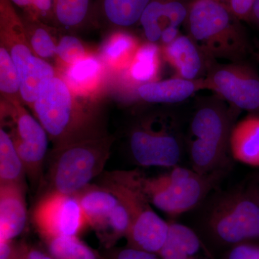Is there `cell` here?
Here are the masks:
<instances>
[{
    "instance_id": "1",
    "label": "cell",
    "mask_w": 259,
    "mask_h": 259,
    "mask_svg": "<svg viewBox=\"0 0 259 259\" xmlns=\"http://www.w3.org/2000/svg\"><path fill=\"white\" fill-rule=\"evenodd\" d=\"M114 141L100 125L53 147L36 198L51 192L76 194L90 185L105 171Z\"/></svg>"
},
{
    "instance_id": "2",
    "label": "cell",
    "mask_w": 259,
    "mask_h": 259,
    "mask_svg": "<svg viewBox=\"0 0 259 259\" xmlns=\"http://www.w3.org/2000/svg\"><path fill=\"white\" fill-rule=\"evenodd\" d=\"M241 21L218 0H192L185 24L189 36L207 60L241 62L250 51Z\"/></svg>"
},
{
    "instance_id": "3",
    "label": "cell",
    "mask_w": 259,
    "mask_h": 259,
    "mask_svg": "<svg viewBox=\"0 0 259 259\" xmlns=\"http://www.w3.org/2000/svg\"><path fill=\"white\" fill-rule=\"evenodd\" d=\"M143 175L139 168L104 171L97 184L111 191L131 214L127 246L158 255L168 238L169 223L151 207L143 187Z\"/></svg>"
},
{
    "instance_id": "4",
    "label": "cell",
    "mask_w": 259,
    "mask_h": 259,
    "mask_svg": "<svg viewBox=\"0 0 259 259\" xmlns=\"http://www.w3.org/2000/svg\"><path fill=\"white\" fill-rule=\"evenodd\" d=\"M80 100L59 74L40 84L31 110L54 147L102 125L95 112Z\"/></svg>"
},
{
    "instance_id": "5",
    "label": "cell",
    "mask_w": 259,
    "mask_h": 259,
    "mask_svg": "<svg viewBox=\"0 0 259 259\" xmlns=\"http://www.w3.org/2000/svg\"><path fill=\"white\" fill-rule=\"evenodd\" d=\"M231 119L226 107L207 103L197 109L190 127L189 155L192 168L200 175L224 172L228 166Z\"/></svg>"
},
{
    "instance_id": "6",
    "label": "cell",
    "mask_w": 259,
    "mask_h": 259,
    "mask_svg": "<svg viewBox=\"0 0 259 259\" xmlns=\"http://www.w3.org/2000/svg\"><path fill=\"white\" fill-rule=\"evenodd\" d=\"M128 147L131 157L139 166H179L183 142L176 119L160 112L141 116L130 129Z\"/></svg>"
},
{
    "instance_id": "7",
    "label": "cell",
    "mask_w": 259,
    "mask_h": 259,
    "mask_svg": "<svg viewBox=\"0 0 259 259\" xmlns=\"http://www.w3.org/2000/svg\"><path fill=\"white\" fill-rule=\"evenodd\" d=\"M0 42L8 49L18 70L22 101L31 109L40 84L59 74V71L35 55L29 42L24 20L10 0H0Z\"/></svg>"
},
{
    "instance_id": "8",
    "label": "cell",
    "mask_w": 259,
    "mask_h": 259,
    "mask_svg": "<svg viewBox=\"0 0 259 259\" xmlns=\"http://www.w3.org/2000/svg\"><path fill=\"white\" fill-rule=\"evenodd\" d=\"M210 202L204 224L218 243L233 247L259 238V206L247 191L220 192Z\"/></svg>"
},
{
    "instance_id": "9",
    "label": "cell",
    "mask_w": 259,
    "mask_h": 259,
    "mask_svg": "<svg viewBox=\"0 0 259 259\" xmlns=\"http://www.w3.org/2000/svg\"><path fill=\"white\" fill-rule=\"evenodd\" d=\"M224 172L200 175L192 168L177 166L167 173L142 178L145 194L151 205L171 216L194 209L205 199Z\"/></svg>"
},
{
    "instance_id": "10",
    "label": "cell",
    "mask_w": 259,
    "mask_h": 259,
    "mask_svg": "<svg viewBox=\"0 0 259 259\" xmlns=\"http://www.w3.org/2000/svg\"><path fill=\"white\" fill-rule=\"evenodd\" d=\"M1 125L9 127L8 133L23 162L26 177L37 190L45 173L49 135L20 101L1 99Z\"/></svg>"
},
{
    "instance_id": "11",
    "label": "cell",
    "mask_w": 259,
    "mask_h": 259,
    "mask_svg": "<svg viewBox=\"0 0 259 259\" xmlns=\"http://www.w3.org/2000/svg\"><path fill=\"white\" fill-rule=\"evenodd\" d=\"M32 222L42 241L61 236H79L88 221L76 194L51 192L36 198Z\"/></svg>"
},
{
    "instance_id": "12",
    "label": "cell",
    "mask_w": 259,
    "mask_h": 259,
    "mask_svg": "<svg viewBox=\"0 0 259 259\" xmlns=\"http://www.w3.org/2000/svg\"><path fill=\"white\" fill-rule=\"evenodd\" d=\"M212 61L204 78L206 90H212L237 108L259 111V76L244 61L215 64Z\"/></svg>"
},
{
    "instance_id": "13",
    "label": "cell",
    "mask_w": 259,
    "mask_h": 259,
    "mask_svg": "<svg viewBox=\"0 0 259 259\" xmlns=\"http://www.w3.org/2000/svg\"><path fill=\"white\" fill-rule=\"evenodd\" d=\"M187 15L188 5L182 0H151L139 23L147 41L164 46L180 36Z\"/></svg>"
},
{
    "instance_id": "14",
    "label": "cell",
    "mask_w": 259,
    "mask_h": 259,
    "mask_svg": "<svg viewBox=\"0 0 259 259\" xmlns=\"http://www.w3.org/2000/svg\"><path fill=\"white\" fill-rule=\"evenodd\" d=\"M25 187L0 185V241H14L28 221Z\"/></svg>"
},
{
    "instance_id": "15",
    "label": "cell",
    "mask_w": 259,
    "mask_h": 259,
    "mask_svg": "<svg viewBox=\"0 0 259 259\" xmlns=\"http://www.w3.org/2000/svg\"><path fill=\"white\" fill-rule=\"evenodd\" d=\"M161 49L164 60L176 71L177 76L183 79H198L204 68L207 69L212 62L206 59L188 35H180Z\"/></svg>"
},
{
    "instance_id": "16",
    "label": "cell",
    "mask_w": 259,
    "mask_h": 259,
    "mask_svg": "<svg viewBox=\"0 0 259 259\" xmlns=\"http://www.w3.org/2000/svg\"><path fill=\"white\" fill-rule=\"evenodd\" d=\"M202 90H206L204 78L188 80L176 76L141 85L136 92L148 103L174 104L185 101Z\"/></svg>"
},
{
    "instance_id": "17",
    "label": "cell",
    "mask_w": 259,
    "mask_h": 259,
    "mask_svg": "<svg viewBox=\"0 0 259 259\" xmlns=\"http://www.w3.org/2000/svg\"><path fill=\"white\" fill-rule=\"evenodd\" d=\"M158 255L162 259H214L193 230L176 223H169L168 238Z\"/></svg>"
},
{
    "instance_id": "18",
    "label": "cell",
    "mask_w": 259,
    "mask_h": 259,
    "mask_svg": "<svg viewBox=\"0 0 259 259\" xmlns=\"http://www.w3.org/2000/svg\"><path fill=\"white\" fill-rule=\"evenodd\" d=\"M105 64L93 54L74 66L59 73L79 97H90L101 88Z\"/></svg>"
},
{
    "instance_id": "19",
    "label": "cell",
    "mask_w": 259,
    "mask_h": 259,
    "mask_svg": "<svg viewBox=\"0 0 259 259\" xmlns=\"http://www.w3.org/2000/svg\"><path fill=\"white\" fill-rule=\"evenodd\" d=\"M229 147L236 161L259 166V116H248L233 126Z\"/></svg>"
},
{
    "instance_id": "20",
    "label": "cell",
    "mask_w": 259,
    "mask_h": 259,
    "mask_svg": "<svg viewBox=\"0 0 259 259\" xmlns=\"http://www.w3.org/2000/svg\"><path fill=\"white\" fill-rule=\"evenodd\" d=\"M141 45L139 39L125 30H117L107 37L100 51L105 66L113 71L127 70Z\"/></svg>"
},
{
    "instance_id": "21",
    "label": "cell",
    "mask_w": 259,
    "mask_h": 259,
    "mask_svg": "<svg viewBox=\"0 0 259 259\" xmlns=\"http://www.w3.org/2000/svg\"><path fill=\"white\" fill-rule=\"evenodd\" d=\"M76 196L92 229L120 203L111 191L97 183L87 186Z\"/></svg>"
},
{
    "instance_id": "22",
    "label": "cell",
    "mask_w": 259,
    "mask_h": 259,
    "mask_svg": "<svg viewBox=\"0 0 259 259\" xmlns=\"http://www.w3.org/2000/svg\"><path fill=\"white\" fill-rule=\"evenodd\" d=\"M161 49L151 42L141 44L129 67L126 77L137 88L145 83L157 81L161 67Z\"/></svg>"
},
{
    "instance_id": "23",
    "label": "cell",
    "mask_w": 259,
    "mask_h": 259,
    "mask_svg": "<svg viewBox=\"0 0 259 259\" xmlns=\"http://www.w3.org/2000/svg\"><path fill=\"white\" fill-rule=\"evenodd\" d=\"M23 163L14 143L5 127H0V185H15L25 187Z\"/></svg>"
},
{
    "instance_id": "24",
    "label": "cell",
    "mask_w": 259,
    "mask_h": 259,
    "mask_svg": "<svg viewBox=\"0 0 259 259\" xmlns=\"http://www.w3.org/2000/svg\"><path fill=\"white\" fill-rule=\"evenodd\" d=\"M132 226V218L122 203L93 228L105 250L114 248L121 238H126Z\"/></svg>"
},
{
    "instance_id": "25",
    "label": "cell",
    "mask_w": 259,
    "mask_h": 259,
    "mask_svg": "<svg viewBox=\"0 0 259 259\" xmlns=\"http://www.w3.org/2000/svg\"><path fill=\"white\" fill-rule=\"evenodd\" d=\"M104 17L109 23L124 28L139 23L151 0H100Z\"/></svg>"
},
{
    "instance_id": "26",
    "label": "cell",
    "mask_w": 259,
    "mask_h": 259,
    "mask_svg": "<svg viewBox=\"0 0 259 259\" xmlns=\"http://www.w3.org/2000/svg\"><path fill=\"white\" fill-rule=\"evenodd\" d=\"M56 259H107L78 236H61L44 241Z\"/></svg>"
},
{
    "instance_id": "27",
    "label": "cell",
    "mask_w": 259,
    "mask_h": 259,
    "mask_svg": "<svg viewBox=\"0 0 259 259\" xmlns=\"http://www.w3.org/2000/svg\"><path fill=\"white\" fill-rule=\"evenodd\" d=\"M27 36L35 55L47 61L56 59L58 42L48 25L38 20L29 18L24 21Z\"/></svg>"
},
{
    "instance_id": "28",
    "label": "cell",
    "mask_w": 259,
    "mask_h": 259,
    "mask_svg": "<svg viewBox=\"0 0 259 259\" xmlns=\"http://www.w3.org/2000/svg\"><path fill=\"white\" fill-rule=\"evenodd\" d=\"M0 93L2 100L22 101L18 71L9 51L0 42Z\"/></svg>"
},
{
    "instance_id": "29",
    "label": "cell",
    "mask_w": 259,
    "mask_h": 259,
    "mask_svg": "<svg viewBox=\"0 0 259 259\" xmlns=\"http://www.w3.org/2000/svg\"><path fill=\"white\" fill-rule=\"evenodd\" d=\"M91 0H54V20L64 28H78L90 13Z\"/></svg>"
},
{
    "instance_id": "30",
    "label": "cell",
    "mask_w": 259,
    "mask_h": 259,
    "mask_svg": "<svg viewBox=\"0 0 259 259\" xmlns=\"http://www.w3.org/2000/svg\"><path fill=\"white\" fill-rule=\"evenodd\" d=\"M93 54L78 37L63 35L58 42L55 59L59 69L63 71Z\"/></svg>"
},
{
    "instance_id": "31",
    "label": "cell",
    "mask_w": 259,
    "mask_h": 259,
    "mask_svg": "<svg viewBox=\"0 0 259 259\" xmlns=\"http://www.w3.org/2000/svg\"><path fill=\"white\" fill-rule=\"evenodd\" d=\"M105 253L107 259H162L159 255L150 253L126 245L122 248H114L106 250Z\"/></svg>"
},
{
    "instance_id": "32",
    "label": "cell",
    "mask_w": 259,
    "mask_h": 259,
    "mask_svg": "<svg viewBox=\"0 0 259 259\" xmlns=\"http://www.w3.org/2000/svg\"><path fill=\"white\" fill-rule=\"evenodd\" d=\"M239 20L249 22L255 0H218Z\"/></svg>"
},
{
    "instance_id": "33",
    "label": "cell",
    "mask_w": 259,
    "mask_h": 259,
    "mask_svg": "<svg viewBox=\"0 0 259 259\" xmlns=\"http://www.w3.org/2000/svg\"><path fill=\"white\" fill-rule=\"evenodd\" d=\"M226 259H259V245L248 243L232 247Z\"/></svg>"
},
{
    "instance_id": "34",
    "label": "cell",
    "mask_w": 259,
    "mask_h": 259,
    "mask_svg": "<svg viewBox=\"0 0 259 259\" xmlns=\"http://www.w3.org/2000/svg\"><path fill=\"white\" fill-rule=\"evenodd\" d=\"M29 18L42 22L44 19L54 18V0H32Z\"/></svg>"
},
{
    "instance_id": "35",
    "label": "cell",
    "mask_w": 259,
    "mask_h": 259,
    "mask_svg": "<svg viewBox=\"0 0 259 259\" xmlns=\"http://www.w3.org/2000/svg\"><path fill=\"white\" fill-rule=\"evenodd\" d=\"M20 251L25 259H56L51 255L47 248H40V247L29 244L25 242L19 243Z\"/></svg>"
},
{
    "instance_id": "36",
    "label": "cell",
    "mask_w": 259,
    "mask_h": 259,
    "mask_svg": "<svg viewBox=\"0 0 259 259\" xmlns=\"http://www.w3.org/2000/svg\"><path fill=\"white\" fill-rule=\"evenodd\" d=\"M249 22L254 23L259 28V0H255Z\"/></svg>"
},
{
    "instance_id": "37",
    "label": "cell",
    "mask_w": 259,
    "mask_h": 259,
    "mask_svg": "<svg viewBox=\"0 0 259 259\" xmlns=\"http://www.w3.org/2000/svg\"><path fill=\"white\" fill-rule=\"evenodd\" d=\"M12 4L20 8L26 10L28 13H30L32 6V0H10Z\"/></svg>"
},
{
    "instance_id": "38",
    "label": "cell",
    "mask_w": 259,
    "mask_h": 259,
    "mask_svg": "<svg viewBox=\"0 0 259 259\" xmlns=\"http://www.w3.org/2000/svg\"><path fill=\"white\" fill-rule=\"evenodd\" d=\"M247 192L254 199V200L259 206V181L252 187L251 190H248Z\"/></svg>"
},
{
    "instance_id": "39",
    "label": "cell",
    "mask_w": 259,
    "mask_h": 259,
    "mask_svg": "<svg viewBox=\"0 0 259 259\" xmlns=\"http://www.w3.org/2000/svg\"><path fill=\"white\" fill-rule=\"evenodd\" d=\"M18 249H19L18 259H25L23 256V255H22L21 251H20V244H19V243H18Z\"/></svg>"
},
{
    "instance_id": "40",
    "label": "cell",
    "mask_w": 259,
    "mask_h": 259,
    "mask_svg": "<svg viewBox=\"0 0 259 259\" xmlns=\"http://www.w3.org/2000/svg\"><path fill=\"white\" fill-rule=\"evenodd\" d=\"M18 253H19V249L18 251V254H17L16 256L14 257V258H13L12 259H18Z\"/></svg>"
}]
</instances>
